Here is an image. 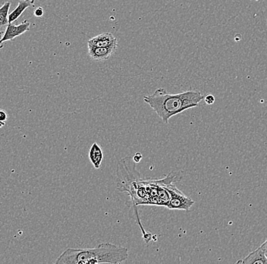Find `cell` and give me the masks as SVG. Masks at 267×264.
<instances>
[{"label": "cell", "mask_w": 267, "mask_h": 264, "mask_svg": "<svg viewBox=\"0 0 267 264\" xmlns=\"http://www.w3.org/2000/svg\"><path fill=\"white\" fill-rule=\"evenodd\" d=\"M204 96L197 90H189L178 94L169 93L159 88L150 96L143 97V102L153 109L165 124H169L173 116L198 106Z\"/></svg>", "instance_id": "cell-1"}, {"label": "cell", "mask_w": 267, "mask_h": 264, "mask_svg": "<svg viewBox=\"0 0 267 264\" xmlns=\"http://www.w3.org/2000/svg\"><path fill=\"white\" fill-rule=\"evenodd\" d=\"M129 249L112 243H102L94 248H68L55 261L56 264H119L129 258Z\"/></svg>", "instance_id": "cell-2"}, {"label": "cell", "mask_w": 267, "mask_h": 264, "mask_svg": "<svg viewBox=\"0 0 267 264\" xmlns=\"http://www.w3.org/2000/svg\"><path fill=\"white\" fill-rule=\"evenodd\" d=\"M178 177L176 174L170 173L166 177V182H165V187L168 191L170 195V201L166 205V208L168 210H184L189 211L190 209L194 206V201L189 198L187 196L184 195L181 191H179L176 186L173 185V181H176Z\"/></svg>", "instance_id": "cell-3"}, {"label": "cell", "mask_w": 267, "mask_h": 264, "mask_svg": "<svg viewBox=\"0 0 267 264\" xmlns=\"http://www.w3.org/2000/svg\"><path fill=\"white\" fill-rule=\"evenodd\" d=\"M30 25L31 23L28 21H25L18 25L12 23L8 24L4 33L3 38L1 40V44H3L6 41H13L17 37L23 35L27 31H29Z\"/></svg>", "instance_id": "cell-4"}, {"label": "cell", "mask_w": 267, "mask_h": 264, "mask_svg": "<svg viewBox=\"0 0 267 264\" xmlns=\"http://www.w3.org/2000/svg\"><path fill=\"white\" fill-rule=\"evenodd\" d=\"M117 45L106 47V48H96L88 46V54L95 61H104L109 59L117 51Z\"/></svg>", "instance_id": "cell-5"}, {"label": "cell", "mask_w": 267, "mask_h": 264, "mask_svg": "<svg viewBox=\"0 0 267 264\" xmlns=\"http://www.w3.org/2000/svg\"><path fill=\"white\" fill-rule=\"evenodd\" d=\"M117 45L118 40L114 35L109 32L102 33L88 41V46L96 47V48H106V47Z\"/></svg>", "instance_id": "cell-6"}, {"label": "cell", "mask_w": 267, "mask_h": 264, "mask_svg": "<svg viewBox=\"0 0 267 264\" xmlns=\"http://www.w3.org/2000/svg\"><path fill=\"white\" fill-rule=\"evenodd\" d=\"M237 264H267V259L264 255L261 246H260L258 249L251 252L248 256L245 257L244 259L239 260L237 261Z\"/></svg>", "instance_id": "cell-7"}, {"label": "cell", "mask_w": 267, "mask_h": 264, "mask_svg": "<svg viewBox=\"0 0 267 264\" xmlns=\"http://www.w3.org/2000/svg\"><path fill=\"white\" fill-rule=\"evenodd\" d=\"M88 157L95 168L99 169L100 167L103 159V153L101 147L97 143H93L88 153Z\"/></svg>", "instance_id": "cell-8"}, {"label": "cell", "mask_w": 267, "mask_h": 264, "mask_svg": "<svg viewBox=\"0 0 267 264\" xmlns=\"http://www.w3.org/2000/svg\"><path fill=\"white\" fill-rule=\"evenodd\" d=\"M35 0H21L14 11H12L8 15L9 23H13L17 21L18 18L22 15L27 8L32 6L35 4Z\"/></svg>", "instance_id": "cell-9"}, {"label": "cell", "mask_w": 267, "mask_h": 264, "mask_svg": "<svg viewBox=\"0 0 267 264\" xmlns=\"http://www.w3.org/2000/svg\"><path fill=\"white\" fill-rule=\"evenodd\" d=\"M11 3L9 2H5L0 7V31H5L7 26L9 24L8 21V12H9Z\"/></svg>", "instance_id": "cell-10"}, {"label": "cell", "mask_w": 267, "mask_h": 264, "mask_svg": "<svg viewBox=\"0 0 267 264\" xmlns=\"http://www.w3.org/2000/svg\"><path fill=\"white\" fill-rule=\"evenodd\" d=\"M8 120V114L5 110L0 109V128L3 127Z\"/></svg>", "instance_id": "cell-11"}, {"label": "cell", "mask_w": 267, "mask_h": 264, "mask_svg": "<svg viewBox=\"0 0 267 264\" xmlns=\"http://www.w3.org/2000/svg\"><path fill=\"white\" fill-rule=\"evenodd\" d=\"M204 100L207 105H213L215 102V97L212 94H208L207 96H204Z\"/></svg>", "instance_id": "cell-12"}, {"label": "cell", "mask_w": 267, "mask_h": 264, "mask_svg": "<svg viewBox=\"0 0 267 264\" xmlns=\"http://www.w3.org/2000/svg\"><path fill=\"white\" fill-rule=\"evenodd\" d=\"M44 9H43V8H41V7H38V8H37L36 9H35V15L36 17H38V18L42 17L43 15H44Z\"/></svg>", "instance_id": "cell-13"}, {"label": "cell", "mask_w": 267, "mask_h": 264, "mask_svg": "<svg viewBox=\"0 0 267 264\" xmlns=\"http://www.w3.org/2000/svg\"><path fill=\"white\" fill-rule=\"evenodd\" d=\"M142 158H143V156H142V155L140 153H136L135 156L133 157V160L135 163L140 162Z\"/></svg>", "instance_id": "cell-14"}, {"label": "cell", "mask_w": 267, "mask_h": 264, "mask_svg": "<svg viewBox=\"0 0 267 264\" xmlns=\"http://www.w3.org/2000/svg\"><path fill=\"white\" fill-rule=\"evenodd\" d=\"M263 251H264V255H265L266 258L267 259V238L266 239L265 242L261 245Z\"/></svg>", "instance_id": "cell-15"}, {"label": "cell", "mask_w": 267, "mask_h": 264, "mask_svg": "<svg viewBox=\"0 0 267 264\" xmlns=\"http://www.w3.org/2000/svg\"><path fill=\"white\" fill-rule=\"evenodd\" d=\"M4 33H5V31H0V49L3 48V45L1 44V40H2V38H3Z\"/></svg>", "instance_id": "cell-16"}]
</instances>
